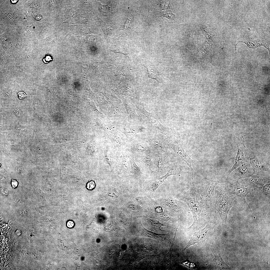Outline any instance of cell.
Returning a JSON list of instances; mask_svg holds the SVG:
<instances>
[{
  "label": "cell",
  "mask_w": 270,
  "mask_h": 270,
  "mask_svg": "<svg viewBox=\"0 0 270 270\" xmlns=\"http://www.w3.org/2000/svg\"><path fill=\"white\" fill-rule=\"evenodd\" d=\"M181 196L180 200L187 205L194 218L193 223L189 229L201 224L202 222H208L207 220L211 211L214 210L213 207L202 198L200 188L194 176L192 178L190 189Z\"/></svg>",
  "instance_id": "obj_1"
},
{
  "label": "cell",
  "mask_w": 270,
  "mask_h": 270,
  "mask_svg": "<svg viewBox=\"0 0 270 270\" xmlns=\"http://www.w3.org/2000/svg\"><path fill=\"white\" fill-rule=\"evenodd\" d=\"M233 200L226 193L222 186L218 187L216 199L213 208L218 212L221 220L223 227L226 225L227 216L233 205Z\"/></svg>",
  "instance_id": "obj_2"
},
{
  "label": "cell",
  "mask_w": 270,
  "mask_h": 270,
  "mask_svg": "<svg viewBox=\"0 0 270 270\" xmlns=\"http://www.w3.org/2000/svg\"><path fill=\"white\" fill-rule=\"evenodd\" d=\"M194 176L200 188L202 198L213 207L214 188L218 184L223 183L225 180L223 179L217 180H212L204 176H198L196 174Z\"/></svg>",
  "instance_id": "obj_3"
},
{
  "label": "cell",
  "mask_w": 270,
  "mask_h": 270,
  "mask_svg": "<svg viewBox=\"0 0 270 270\" xmlns=\"http://www.w3.org/2000/svg\"><path fill=\"white\" fill-rule=\"evenodd\" d=\"M146 216L170 224L175 223L177 219L174 214L162 206L156 200L145 209Z\"/></svg>",
  "instance_id": "obj_4"
},
{
  "label": "cell",
  "mask_w": 270,
  "mask_h": 270,
  "mask_svg": "<svg viewBox=\"0 0 270 270\" xmlns=\"http://www.w3.org/2000/svg\"><path fill=\"white\" fill-rule=\"evenodd\" d=\"M180 172L181 170L178 168L176 166H173L163 176L156 179L146 181L144 184V193L152 198L156 190L160 186L166 181L168 178L171 176L180 174Z\"/></svg>",
  "instance_id": "obj_5"
},
{
  "label": "cell",
  "mask_w": 270,
  "mask_h": 270,
  "mask_svg": "<svg viewBox=\"0 0 270 270\" xmlns=\"http://www.w3.org/2000/svg\"><path fill=\"white\" fill-rule=\"evenodd\" d=\"M223 182L225 183L223 186L224 188H222L226 193L227 194H234L242 198L248 205L253 215L251 208L246 201V198L248 194L253 191V189L244 187L240 184L238 180L233 179H227Z\"/></svg>",
  "instance_id": "obj_6"
},
{
  "label": "cell",
  "mask_w": 270,
  "mask_h": 270,
  "mask_svg": "<svg viewBox=\"0 0 270 270\" xmlns=\"http://www.w3.org/2000/svg\"><path fill=\"white\" fill-rule=\"evenodd\" d=\"M156 200L164 208L175 215L184 212L189 208L186 203L169 195H165Z\"/></svg>",
  "instance_id": "obj_7"
},
{
  "label": "cell",
  "mask_w": 270,
  "mask_h": 270,
  "mask_svg": "<svg viewBox=\"0 0 270 270\" xmlns=\"http://www.w3.org/2000/svg\"><path fill=\"white\" fill-rule=\"evenodd\" d=\"M128 120L127 113L123 103L117 102H109V106L106 115V120L108 122Z\"/></svg>",
  "instance_id": "obj_8"
},
{
  "label": "cell",
  "mask_w": 270,
  "mask_h": 270,
  "mask_svg": "<svg viewBox=\"0 0 270 270\" xmlns=\"http://www.w3.org/2000/svg\"><path fill=\"white\" fill-rule=\"evenodd\" d=\"M242 141L239 139L236 140L235 143L237 148V152L235 159L234 164L228 172L229 176L232 172L242 163L249 162L250 158L253 157L250 150L245 146L244 138Z\"/></svg>",
  "instance_id": "obj_9"
},
{
  "label": "cell",
  "mask_w": 270,
  "mask_h": 270,
  "mask_svg": "<svg viewBox=\"0 0 270 270\" xmlns=\"http://www.w3.org/2000/svg\"><path fill=\"white\" fill-rule=\"evenodd\" d=\"M115 126L128 138H132L137 133L144 131L145 128L136 124L130 123L126 120H115L110 122Z\"/></svg>",
  "instance_id": "obj_10"
},
{
  "label": "cell",
  "mask_w": 270,
  "mask_h": 270,
  "mask_svg": "<svg viewBox=\"0 0 270 270\" xmlns=\"http://www.w3.org/2000/svg\"><path fill=\"white\" fill-rule=\"evenodd\" d=\"M214 226V224L212 223H208L204 228L195 232L192 238L187 243L185 247L182 252L184 251L190 246L196 244H201L204 243L209 236Z\"/></svg>",
  "instance_id": "obj_11"
},
{
  "label": "cell",
  "mask_w": 270,
  "mask_h": 270,
  "mask_svg": "<svg viewBox=\"0 0 270 270\" xmlns=\"http://www.w3.org/2000/svg\"><path fill=\"white\" fill-rule=\"evenodd\" d=\"M135 107L148 118L156 130L165 136L168 137L170 135V129L163 125L159 121L158 118L153 114L148 112L140 104L135 103Z\"/></svg>",
  "instance_id": "obj_12"
},
{
  "label": "cell",
  "mask_w": 270,
  "mask_h": 270,
  "mask_svg": "<svg viewBox=\"0 0 270 270\" xmlns=\"http://www.w3.org/2000/svg\"><path fill=\"white\" fill-rule=\"evenodd\" d=\"M169 144L176 156L189 166L192 172V176H194L196 173L192 167V164L195 162H202L194 160L191 159L185 151L182 146L179 143L171 140L170 141Z\"/></svg>",
  "instance_id": "obj_13"
},
{
  "label": "cell",
  "mask_w": 270,
  "mask_h": 270,
  "mask_svg": "<svg viewBox=\"0 0 270 270\" xmlns=\"http://www.w3.org/2000/svg\"><path fill=\"white\" fill-rule=\"evenodd\" d=\"M234 170L232 179L237 180L248 178L255 174V171L249 162L242 163Z\"/></svg>",
  "instance_id": "obj_14"
},
{
  "label": "cell",
  "mask_w": 270,
  "mask_h": 270,
  "mask_svg": "<svg viewBox=\"0 0 270 270\" xmlns=\"http://www.w3.org/2000/svg\"><path fill=\"white\" fill-rule=\"evenodd\" d=\"M138 236L148 237L155 240L159 242L165 243L169 238L170 234H159L152 231L148 230L142 226L141 221L139 224Z\"/></svg>",
  "instance_id": "obj_15"
},
{
  "label": "cell",
  "mask_w": 270,
  "mask_h": 270,
  "mask_svg": "<svg viewBox=\"0 0 270 270\" xmlns=\"http://www.w3.org/2000/svg\"><path fill=\"white\" fill-rule=\"evenodd\" d=\"M124 104L127 113L128 122L131 123L137 124L140 121V117L136 114L135 106L131 102L129 98L122 96L121 98Z\"/></svg>",
  "instance_id": "obj_16"
},
{
  "label": "cell",
  "mask_w": 270,
  "mask_h": 270,
  "mask_svg": "<svg viewBox=\"0 0 270 270\" xmlns=\"http://www.w3.org/2000/svg\"><path fill=\"white\" fill-rule=\"evenodd\" d=\"M249 162L256 174L270 175V168L261 158L253 156L250 158Z\"/></svg>",
  "instance_id": "obj_17"
},
{
  "label": "cell",
  "mask_w": 270,
  "mask_h": 270,
  "mask_svg": "<svg viewBox=\"0 0 270 270\" xmlns=\"http://www.w3.org/2000/svg\"><path fill=\"white\" fill-rule=\"evenodd\" d=\"M142 66L146 69L148 74V78L156 80L159 86L163 82L162 74L156 68L154 64L149 61H146L142 63Z\"/></svg>",
  "instance_id": "obj_18"
},
{
  "label": "cell",
  "mask_w": 270,
  "mask_h": 270,
  "mask_svg": "<svg viewBox=\"0 0 270 270\" xmlns=\"http://www.w3.org/2000/svg\"><path fill=\"white\" fill-rule=\"evenodd\" d=\"M248 184L253 187L256 188L262 186L270 183V175L256 174L248 178Z\"/></svg>",
  "instance_id": "obj_19"
},
{
  "label": "cell",
  "mask_w": 270,
  "mask_h": 270,
  "mask_svg": "<svg viewBox=\"0 0 270 270\" xmlns=\"http://www.w3.org/2000/svg\"><path fill=\"white\" fill-rule=\"evenodd\" d=\"M114 94L129 96L137 99L138 98V93L136 87L130 82H128L124 86L113 92Z\"/></svg>",
  "instance_id": "obj_20"
},
{
  "label": "cell",
  "mask_w": 270,
  "mask_h": 270,
  "mask_svg": "<svg viewBox=\"0 0 270 270\" xmlns=\"http://www.w3.org/2000/svg\"><path fill=\"white\" fill-rule=\"evenodd\" d=\"M210 249L214 256V258L211 261L216 264L218 270H231L230 268L225 263L222 258L218 248L216 246H211Z\"/></svg>",
  "instance_id": "obj_21"
},
{
  "label": "cell",
  "mask_w": 270,
  "mask_h": 270,
  "mask_svg": "<svg viewBox=\"0 0 270 270\" xmlns=\"http://www.w3.org/2000/svg\"><path fill=\"white\" fill-rule=\"evenodd\" d=\"M141 216L143 219L146 226L151 230L154 231L153 232L156 231L159 232H164V230L161 229V227L163 226H166L173 228L163 224L160 222L159 220L156 219L152 218L144 215H143Z\"/></svg>",
  "instance_id": "obj_22"
},
{
  "label": "cell",
  "mask_w": 270,
  "mask_h": 270,
  "mask_svg": "<svg viewBox=\"0 0 270 270\" xmlns=\"http://www.w3.org/2000/svg\"><path fill=\"white\" fill-rule=\"evenodd\" d=\"M122 132L118 128L106 133L114 145L119 148L122 146Z\"/></svg>",
  "instance_id": "obj_23"
},
{
  "label": "cell",
  "mask_w": 270,
  "mask_h": 270,
  "mask_svg": "<svg viewBox=\"0 0 270 270\" xmlns=\"http://www.w3.org/2000/svg\"><path fill=\"white\" fill-rule=\"evenodd\" d=\"M178 226L176 228V231L174 236L170 248L168 253L164 255L162 261V264L166 269L168 270L172 269L171 263V256L173 246L175 241L176 232Z\"/></svg>",
  "instance_id": "obj_24"
},
{
  "label": "cell",
  "mask_w": 270,
  "mask_h": 270,
  "mask_svg": "<svg viewBox=\"0 0 270 270\" xmlns=\"http://www.w3.org/2000/svg\"><path fill=\"white\" fill-rule=\"evenodd\" d=\"M115 50H112V52L115 53L122 54L126 56L128 58H132L134 53V50L126 45H118Z\"/></svg>",
  "instance_id": "obj_25"
},
{
  "label": "cell",
  "mask_w": 270,
  "mask_h": 270,
  "mask_svg": "<svg viewBox=\"0 0 270 270\" xmlns=\"http://www.w3.org/2000/svg\"><path fill=\"white\" fill-rule=\"evenodd\" d=\"M133 149L138 153L144 154H149L150 151L149 148L145 144L140 142L138 143L133 146Z\"/></svg>",
  "instance_id": "obj_26"
},
{
  "label": "cell",
  "mask_w": 270,
  "mask_h": 270,
  "mask_svg": "<svg viewBox=\"0 0 270 270\" xmlns=\"http://www.w3.org/2000/svg\"><path fill=\"white\" fill-rule=\"evenodd\" d=\"M147 140L152 147L156 150H162L163 149V146L161 142L156 138L150 136L148 138Z\"/></svg>",
  "instance_id": "obj_27"
},
{
  "label": "cell",
  "mask_w": 270,
  "mask_h": 270,
  "mask_svg": "<svg viewBox=\"0 0 270 270\" xmlns=\"http://www.w3.org/2000/svg\"><path fill=\"white\" fill-rule=\"evenodd\" d=\"M110 152L109 147L107 146L104 152V158L111 169L112 168L114 162L110 154Z\"/></svg>",
  "instance_id": "obj_28"
},
{
  "label": "cell",
  "mask_w": 270,
  "mask_h": 270,
  "mask_svg": "<svg viewBox=\"0 0 270 270\" xmlns=\"http://www.w3.org/2000/svg\"><path fill=\"white\" fill-rule=\"evenodd\" d=\"M130 167L134 173L137 175H140L141 173L140 168L136 164L134 157L130 159Z\"/></svg>",
  "instance_id": "obj_29"
},
{
  "label": "cell",
  "mask_w": 270,
  "mask_h": 270,
  "mask_svg": "<svg viewBox=\"0 0 270 270\" xmlns=\"http://www.w3.org/2000/svg\"><path fill=\"white\" fill-rule=\"evenodd\" d=\"M141 160V162L144 166L151 171L150 167L152 165L153 162L151 158L148 156H144L142 158Z\"/></svg>",
  "instance_id": "obj_30"
},
{
  "label": "cell",
  "mask_w": 270,
  "mask_h": 270,
  "mask_svg": "<svg viewBox=\"0 0 270 270\" xmlns=\"http://www.w3.org/2000/svg\"><path fill=\"white\" fill-rule=\"evenodd\" d=\"M121 168L125 172L127 171L130 167V162L125 157H123L120 165Z\"/></svg>",
  "instance_id": "obj_31"
},
{
  "label": "cell",
  "mask_w": 270,
  "mask_h": 270,
  "mask_svg": "<svg viewBox=\"0 0 270 270\" xmlns=\"http://www.w3.org/2000/svg\"><path fill=\"white\" fill-rule=\"evenodd\" d=\"M212 44H213L209 43L206 41L203 47L200 51V53L203 54L210 52L211 50Z\"/></svg>",
  "instance_id": "obj_32"
},
{
  "label": "cell",
  "mask_w": 270,
  "mask_h": 270,
  "mask_svg": "<svg viewBox=\"0 0 270 270\" xmlns=\"http://www.w3.org/2000/svg\"><path fill=\"white\" fill-rule=\"evenodd\" d=\"M260 192L265 195H269L270 194V183L266 184L262 186L257 187Z\"/></svg>",
  "instance_id": "obj_33"
},
{
  "label": "cell",
  "mask_w": 270,
  "mask_h": 270,
  "mask_svg": "<svg viewBox=\"0 0 270 270\" xmlns=\"http://www.w3.org/2000/svg\"><path fill=\"white\" fill-rule=\"evenodd\" d=\"M12 91L10 89H6L3 90L0 94V98L3 99L9 98L11 94Z\"/></svg>",
  "instance_id": "obj_34"
},
{
  "label": "cell",
  "mask_w": 270,
  "mask_h": 270,
  "mask_svg": "<svg viewBox=\"0 0 270 270\" xmlns=\"http://www.w3.org/2000/svg\"><path fill=\"white\" fill-rule=\"evenodd\" d=\"M178 263L192 268H195L197 267L195 263L190 262L188 260Z\"/></svg>",
  "instance_id": "obj_35"
},
{
  "label": "cell",
  "mask_w": 270,
  "mask_h": 270,
  "mask_svg": "<svg viewBox=\"0 0 270 270\" xmlns=\"http://www.w3.org/2000/svg\"><path fill=\"white\" fill-rule=\"evenodd\" d=\"M13 111L14 114L17 117H21L22 115V113L21 109L17 106L14 107L12 109Z\"/></svg>",
  "instance_id": "obj_36"
},
{
  "label": "cell",
  "mask_w": 270,
  "mask_h": 270,
  "mask_svg": "<svg viewBox=\"0 0 270 270\" xmlns=\"http://www.w3.org/2000/svg\"><path fill=\"white\" fill-rule=\"evenodd\" d=\"M163 163V161L160 158H159V159L158 162V171L157 172L159 174H160L161 172H162V169L161 168L162 167V164Z\"/></svg>",
  "instance_id": "obj_37"
},
{
  "label": "cell",
  "mask_w": 270,
  "mask_h": 270,
  "mask_svg": "<svg viewBox=\"0 0 270 270\" xmlns=\"http://www.w3.org/2000/svg\"><path fill=\"white\" fill-rule=\"evenodd\" d=\"M94 182L93 181L89 182L87 184L86 187L88 189L91 190L95 186Z\"/></svg>",
  "instance_id": "obj_38"
},
{
  "label": "cell",
  "mask_w": 270,
  "mask_h": 270,
  "mask_svg": "<svg viewBox=\"0 0 270 270\" xmlns=\"http://www.w3.org/2000/svg\"><path fill=\"white\" fill-rule=\"evenodd\" d=\"M0 191L2 194L4 196H6L8 194V192L7 190L4 187L0 188Z\"/></svg>",
  "instance_id": "obj_39"
},
{
  "label": "cell",
  "mask_w": 270,
  "mask_h": 270,
  "mask_svg": "<svg viewBox=\"0 0 270 270\" xmlns=\"http://www.w3.org/2000/svg\"><path fill=\"white\" fill-rule=\"evenodd\" d=\"M18 94L19 98L21 99L23 98L26 96V94L23 92H18Z\"/></svg>",
  "instance_id": "obj_40"
},
{
  "label": "cell",
  "mask_w": 270,
  "mask_h": 270,
  "mask_svg": "<svg viewBox=\"0 0 270 270\" xmlns=\"http://www.w3.org/2000/svg\"><path fill=\"white\" fill-rule=\"evenodd\" d=\"M12 185L13 188H15L17 186L18 182L16 180H13L12 182Z\"/></svg>",
  "instance_id": "obj_41"
},
{
  "label": "cell",
  "mask_w": 270,
  "mask_h": 270,
  "mask_svg": "<svg viewBox=\"0 0 270 270\" xmlns=\"http://www.w3.org/2000/svg\"><path fill=\"white\" fill-rule=\"evenodd\" d=\"M26 210H20V214L21 216H24L26 215Z\"/></svg>",
  "instance_id": "obj_42"
},
{
  "label": "cell",
  "mask_w": 270,
  "mask_h": 270,
  "mask_svg": "<svg viewBox=\"0 0 270 270\" xmlns=\"http://www.w3.org/2000/svg\"><path fill=\"white\" fill-rule=\"evenodd\" d=\"M68 226L69 227H72L74 225L73 222L72 221H69L68 222L67 224Z\"/></svg>",
  "instance_id": "obj_43"
},
{
  "label": "cell",
  "mask_w": 270,
  "mask_h": 270,
  "mask_svg": "<svg viewBox=\"0 0 270 270\" xmlns=\"http://www.w3.org/2000/svg\"><path fill=\"white\" fill-rule=\"evenodd\" d=\"M34 106H38L39 104V103L38 102L36 101L34 102Z\"/></svg>",
  "instance_id": "obj_44"
},
{
  "label": "cell",
  "mask_w": 270,
  "mask_h": 270,
  "mask_svg": "<svg viewBox=\"0 0 270 270\" xmlns=\"http://www.w3.org/2000/svg\"><path fill=\"white\" fill-rule=\"evenodd\" d=\"M42 18L41 16L40 15L37 16L36 17V19L37 20H39Z\"/></svg>",
  "instance_id": "obj_45"
},
{
  "label": "cell",
  "mask_w": 270,
  "mask_h": 270,
  "mask_svg": "<svg viewBox=\"0 0 270 270\" xmlns=\"http://www.w3.org/2000/svg\"><path fill=\"white\" fill-rule=\"evenodd\" d=\"M11 3H12L14 4V3H16L17 2V0H11Z\"/></svg>",
  "instance_id": "obj_46"
}]
</instances>
